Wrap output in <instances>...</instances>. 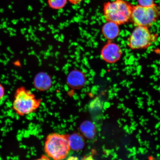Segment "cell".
<instances>
[{
  "mask_svg": "<svg viewBox=\"0 0 160 160\" xmlns=\"http://www.w3.org/2000/svg\"><path fill=\"white\" fill-rule=\"evenodd\" d=\"M133 6L124 0H115L105 3L103 16L107 22L120 25L125 24L131 19Z\"/></svg>",
  "mask_w": 160,
  "mask_h": 160,
  "instance_id": "6da1fadb",
  "label": "cell"
},
{
  "mask_svg": "<svg viewBox=\"0 0 160 160\" xmlns=\"http://www.w3.org/2000/svg\"><path fill=\"white\" fill-rule=\"evenodd\" d=\"M41 102V99L37 98L31 91L21 87L16 90L12 108L18 115H28L38 108Z\"/></svg>",
  "mask_w": 160,
  "mask_h": 160,
  "instance_id": "7a4b0ae2",
  "label": "cell"
},
{
  "mask_svg": "<svg viewBox=\"0 0 160 160\" xmlns=\"http://www.w3.org/2000/svg\"><path fill=\"white\" fill-rule=\"evenodd\" d=\"M69 135L52 133L47 136L45 150L49 157L54 160H62L67 157L71 149Z\"/></svg>",
  "mask_w": 160,
  "mask_h": 160,
  "instance_id": "3957f363",
  "label": "cell"
},
{
  "mask_svg": "<svg viewBox=\"0 0 160 160\" xmlns=\"http://www.w3.org/2000/svg\"><path fill=\"white\" fill-rule=\"evenodd\" d=\"M159 9L156 5L143 7L139 5L133 6L131 20L136 27H151L158 18Z\"/></svg>",
  "mask_w": 160,
  "mask_h": 160,
  "instance_id": "277c9868",
  "label": "cell"
},
{
  "mask_svg": "<svg viewBox=\"0 0 160 160\" xmlns=\"http://www.w3.org/2000/svg\"><path fill=\"white\" fill-rule=\"evenodd\" d=\"M157 39V35L153 34L148 28L136 27L128 40V46L132 49H146Z\"/></svg>",
  "mask_w": 160,
  "mask_h": 160,
  "instance_id": "5b68a950",
  "label": "cell"
},
{
  "mask_svg": "<svg viewBox=\"0 0 160 160\" xmlns=\"http://www.w3.org/2000/svg\"><path fill=\"white\" fill-rule=\"evenodd\" d=\"M101 55L104 61L107 63H113L117 62L121 58L122 51L117 44L109 42L102 49Z\"/></svg>",
  "mask_w": 160,
  "mask_h": 160,
  "instance_id": "8992f818",
  "label": "cell"
},
{
  "mask_svg": "<svg viewBox=\"0 0 160 160\" xmlns=\"http://www.w3.org/2000/svg\"><path fill=\"white\" fill-rule=\"evenodd\" d=\"M67 82L70 87L74 89H80L84 87L86 82V77L82 72L74 70L68 75Z\"/></svg>",
  "mask_w": 160,
  "mask_h": 160,
  "instance_id": "52a82bcc",
  "label": "cell"
},
{
  "mask_svg": "<svg viewBox=\"0 0 160 160\" xmlns=\"http://www.w3.org/2000/svg\"><path fill=\"white\" fill-rule=\"evenodd\" d=\"M35 88L40 91H46L49 90L52 85V80L48 74L43 72L37 74L33 80Z\"/></svg>",
  "mask_w": 160,
  "mask_h": 160,
  "instance_id": "ba28073f",
  "label": "cell"
},
{
  "mask_svg": "<svg viewBox=\"0 0 160 160\" xmlns=\"http://www.w3.org/2000/svg\"><path fill=\"white\" fill-rule=\"evenodd\" d=\"M102 32L106 39L112 41L115 39L119 35V25L112 22H107L102 28Z\"/></svg>",
  "mask_w": 160,
  "mask_h": 160,
  "instance_id": "9c48e42d",
  "label": "cell"
},
{
  "mask_svg": "<svg viewBox=\"0 0 160 160\" xmlns=\"http://www.w3.org/2000/svg\"><path fill=\"white\" fill-rule=\"evenodd\" d=\"M68 140L70 148L73 151H79L84 147L85 139L79 133H75L69 135Z\"/></svg>",
  "mask_w": 160,
  "mask_h": 160,
  "instance_id": "30bf717a",
  "label": "cell"
},
{
  "mask_svg": "<svg viewBox=\"0 0 160 160\" xmlns=\"http://www.w3.org/2000/svg\"><path fill=\"white\" fill-rule=\"evenodd\" d=\"M80 131L87 139H91L94 137L95 134V127L91 122L87 121L82 123L80 127Z\"/></svg>",
  "mask_w": 160,
  "mask_h": 160,
  "instance_id": "8fae6325",
  "label": "cell"
},
{
  "mask_svg": "<svg viewBox=\"0 0 160 160\" xmlns=\"http://www.w3.org/2000/svg\"><path fill=\"white\" fill-rule=\"evenodd\" d=\"M68 1V0H47L49 7L55 10L64 8L67 5Z\"/></svg>",
  "mask_w": 160,
  "mask_h": 160,
  "instance_id": "7c38bea8",
  "label": "cell"
},
{
  "mask_svg": "<svg viewBox=\"0 0 160 160\" xmlns=\"http://www.w3.org/2000/svg\"><path fill=\"white\" fill-rule=\"evenodd\" d=\"M139 5L143 7H151L155 5L153 0H138Z\"/></svg>",
  "mask_w": 160,
  "mask_h": 160,
  "instance_id": "4fadbf2b",
  "label": "cell"
},
{
  "mask_svg": "<svg viewBox=\"0 0 160 160\" xmlns=\"http://www.w3.org/2000/svg\"><path fill=\"white\" fill-rule=\"evenodd\" d=\"M5 95V91L4 87L0 83V102L2 101Z\"/></svg>",
  "mask_w": 160,
  "mask_h": 160,
  "instance_id": "5bb4252c",
  "label": "cell"
},
{
  "mask_svg": "<svg viewBox=\"0 0 160 160\" xmlns=\"http://www.w3.org/2000/svg\"><path fill=\"white\" fill-rule=\"evenodd\" d=\"M84 0H68L70 3L72 5H76L79 4Z\"/></svg>",
  "mask_w": 160,
  "mask_h": 160,
  "instance_id": "9a60e30c",
  "label": "cell"
},
{
  "mask_svg": "<svg viewBox=\"0 0 160 160\" xmlns=\"http://www.w3.org/2000/svg\"><path fill=\"white\" fill-rule=\"evenodd\" d=\"M35 160H51L48 157L45 155H42L39 159H36Z\"/></svg>",
  "mask_w": 160,
  "mask_h": 160,
  "instance_id": "2e32d148",
  "label": "cell"
},
{
  "mask_svg": "<svg viewBox=\"0 0 160 160\" xmlns=\"http://www.w3.org/2000/svg\"><path fill=\"white\" fill-rule=\"evenodd\" d=\"M82 160H95L94 159L92 156L91 155L85 157L82 159Z\"/></svg>",
  "mask_w": 160,
  "mask_h": 160,
  "instance_id": "e0dca14e",
  "label": "cell"
},
{
  "mask_svg": "<svg viewBox=\"0 0 160 160\" xmlns=\"http://www.w3.org/2000/svg\"><path fill=\"white\" fill-rule=\"evenodd\" d=\"M67 160H81L78 158L74 156H72L68 158Z\"/></svg>",
  "mask_w": 160,
  "mask_h": 160,
  "instance_id": "ac0fdd59",
  "label": "cell"
}]
</instances>
